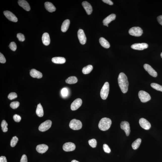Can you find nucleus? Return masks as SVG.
Here are the masks:
<instances>
[{
	"label": "nucleus",
	"mask_w": 162,
	"mask_h": 162,
	"mask_svg": "<svg viewBox=\"0 0 162 162\" xmlns=\"http://www.w3.org/2000/svg\"><path fill=\"white\" fill-rule=\"evenodd\" d=\"M71 162H79L78 161H77V160H72V161H71Z\"/></svg>",
	"instance_id": "obj_46"
},
{
	"label": "nucleus",
	"mask_w": 162,
	"mask_h": 162,
	"mask_svg": "<svg viewBox=\"0 0 162 162\" xmlns=\"http://www.w3.org/2000/svg\"><path fill=\"white\" fill-rule=\"evenodd\" d=\"M151 87L155 89L156 90L158 91H159L162 92V86L158 84L155 83H152L151 84Z\"/></svg>",
	"instance_id": "obj_31"
},
{
	"label": "nucleus",
	"mask_w": 162,
	"mask_h": 162,
	"mask_svg": "<svg viewBox=\"0 0 162 162\" xmlns=\"http://www.w3.org/2000/svg\"><path fill=\"white\" fill-rule=\"evenodd\" d=\"M52 124L51 121L49 120L46 121L40 125L39 129L40 131L42 132L46 131L51 127Z\"/></svg>",
	"instance_id": "obj_7"
},
{
	"label": "nucleus",
	"mask_w": 162,
	"mask_h": 162,
	"mask_svg": "<svg viewBox=\"0 0 162 162\" xmlns=\"http://www.w3.org/2000/svg\"><path fill=\"white\" fill-rule=\"evenodd\" d=\"M77 78L75 76H71L66 79V82L69 84H73L77 83Z\"/></svg>",
	"instance_id": "obj_28"
},
{
	"label": "nucleus",
	"mask_w": 162,
	"mask_h": 162,
	"mask_svg": "<svg viewBox=\"0 0 162 162\" xmlns=\"http://www.w3.org/2000/svg\"><path fill=\"white\" fill-rule=\"evenodd\" d=\"M42 40L43 43L44 45H49L50 43V39L48 33H44L42 36Z\"/></svg>",
	"instance_id": "obj_21"
},
{
	"label": "nucleus",
	"mask_w": 162,
	"mask_h": 162,
	"mask_svg": "<svg viewBox=\"0 0 162 162\" xmlns=\"http://www.w3.org/2000/svg\"><path fill=\"white\" fill-rule=\"evenodd\" d=\"M18 141V138L16 136H14L11 140L10 142V145L12 147H15Z\"/></svg>",
	"instance_id": "obj_32"
},
{
	"label": "nucleus",
	"mask_w": 162,
	"mask_h": 162,
	"mask_svg": "<svg viewBox=\"0 0 162 162\" xmlns=\"http://www.w3.org/2000/svg\"><path fill=\"white\" fill-rule=\"evenodd\" d=\"M30 74L32 77L38 79L42 77V74L40 72L34 69H31L30 72Z\"/></svg>",
	"instance_id": "obj_20"
},
{
	"label": "nucleus",
	"mask_w": 162,
	"mask_h": 162,
	"mask_svg": "<svg viewBox=\"0 0 162 162\" xmlns=\"http://www.w3.org/2000/svg\"><path fill=\"white\" fill-rule=\"evenodd\" d=\"M19 5L25 10L29 11L31 10V7L28 2L24 0H19L18 1Z\"/></svg>",
	"instance_id": "obj_18"
},
{
	"label": "nucleus",
	"mask_w": 162,
	"mask_h": 162,
	"mask_svg": "<svg viewBox=\"0 0 162 162\" xmlns=\"http://www.w3.org/2000/svg\"><path fill=\"white\" fill-rule=\"evenodd\" d=\"M161 58H162V52H161Z\"/></svg>",
	"instance_id": "obj_47"
},
{
	"label": "nucleus",
	"mask_w": 162,
	"mask_h": 162,
	"mask_svg": "<svg viewBox=\"0 0 162 162\" xmlns=\"http://www.w3.org/2000/svg\"><path fill=\"white\" fill-rule=\"evenodd\" d=\"M120 127L125 132L127 136H128L130 134V125L128 122L122 121L120 124Z\"/></svg>",
	"instance_id": "obj_9"
},
{
	"label": "nucleus",
	"mask_w": 162,
	"mask_h": 162,
	"mask_svg": "<svg viewBox=\"0 0 162 162\" xmlns=\"http://www.w3.org/2000/svg\"><path fill=\"white\" fill-rule=\"evenodd\" d=\"M70 128L73 130H79L82 128V124L80 120L75 119H73L69 123Z\"/></svg>",
	"instance_id": "obj_4"
},
{
	"label": "nucleus",
	"mask_w": 162,
	"mask_h": 162,
	"mask_svg": "<svg viewBox=\"0 0 162 162\" xmlns=\"http://www.w3.org/2000/svg\"><path fill=\"white\" fill-rule=\"evenodd\" d=\"M118 80L119 86L122 92L124 93H126L128 91L129 83L127 77L124 73L121 72L119 74Z\"/></svg>",
	"instance_id": "obj_1"
},
{
	"label": "nucleus",
	"mask_w": 162,
	"mask_h": 162,
	"mask_svg": "<svg viewBox=\"0 0 162 162\" xmlns=\"http://www.w3.org/2000/svg\"><path fill=\"white\" fill-rule=\"evenodd\" d=\"M148 45L147 43H136L132 44L131 47L134 50H143L144 49L147 48L148 47Z\"/></svg>",
	"instance_id": "obj_15"
},
{
	"label": "nucleus",
	"mask_w": 162,
	"mask_h": 162,
	"mask_svg": "<svg viewBox=\"0 0 162 162\" xmlns=\"http://www.w3.org/2000/svg\"><path fill=\"white\" fill-rule=\"evenodd\" d=\"M20 103L18 101H16L11 103L10 104V107L13 109H16L19 106Z\"/></svg>",
	"instance_id": "obj_34"
},
{
	"label": "nucleus",
	"mask_w": 162,
	"mask_h": 162,
	"mask_svg": "<svg viewBox=\"0 0 162 162\" xmlns=\"http://www.w3.org/2000/svg\"><path fill=\"white\" fill-rule=\"evenodd\" d=\"M157 19L158 23L162 26V15H160L157 17Z\"/></svg>",
	"instance_id": "obj_45"
},
{
	"label": "nucleus",
	"mask_w": 162,
	"mask_h": 162,
	"mask_svg": "<svg viewBox=\"0 0 162 162\" xmlns=\"http://www.w3.org/2000/svg\"><path fill=\"white\" fill-rule=\"evenodd\" d=\"M6 60L4 55L1 53H0V62L1 63H5L6 62Z\"/></svg>",
	"instance_id": "obj_41"
},
{
	"label": "nucleus",
	"mask_w": 162,
	"mask_h": 162,
	"mask_svg": "<svg viewBox=\"0 0 162 162\" xmlns=\"http://www.w3.org/2000/svg\"><path fill=\"white\" fill-rule=\"evenodd\" d=\"M9 47L11 50L13 51H15L17 48L16 44L14 42H11L9 44Z\"/></svg>",
	"instance_id": "obj_36"
},
{
	"label": "nucleus",
	"mask_w": 162,
	"mask_h": 162,
	"mask_svg": "<svg viewBox=\"0 0 162 162\" xmlns=\"http://www.w3.org/2000/svg\"><path fill=\"white\" fill-rule=\"evenodd\" d=\"M36 113L38 117H42L43 116V110L40 103L38 105L37 109H36Z\"/></svg>",
	"instance_id": "obj_26"
},
{
	"label": "nucleus",
	"mask_w": 162,
	"mask_h": 162,
	"mask_svg": "<svg viewBox=\"0 0 162 162\" xmlns=\"http://www.w3.org/2000/svg\"><path fill=\"white\" fill-rule=\"evenodd\" d=\"M70 21L69 20L67 19L64 20L62 24L61 30L63 32H66L69 28Z\"/></svg>",
	"instance_id": "obj_24"
},
{
	"label": "nucleus",
	"mask_w": 162,
	"mask_h": 162,
	"mask_svg": "<svg viewBox=\"0 0 162 162\" xmlns=\"http://www.w3.org/2000/svg\"><path fill=\"white\" fill-rule=\"evenodd\" d=\"M144 67L145 70L149 73L150 75L154 77H156L157 76V72L150 65L145 64H144Z\"/></svg>",
	"instance_id": "obj_13"
},
{
	"label": "nucleus",
	"mask_w": 162,
	"mask_h": 162,
	"mask_svg": "<svg viewBox=\"0 0 162 162\" xmlns=\"http://www.w3.org/2000/svg\"><path fill=\"white\" fill-rule=\"evenodd\" d=\"M139 96L141 102L143 103L150 101L151 98L149 93L143 90H141L139 92Z\"/></svg>",
	"instance_id": "obj_6"
},
{
	"label": "nucleus",
	"mask_w": 162,
	"mask_h": 162,
	"mask_svg": "<svg viewBox=\"0 0 162 162\" xmlns=\"http://www.w3.org/2000/svg\"><path fill=\"white\" fill-rule=\"evenodd\" d=\"M93 69V66L91 65H88L84 67L82 69L83 73L84 74H87L90 73Z\"/></svg>",
	"instance_id": "obj_27"
},
{
	"label": "nucleus",
	"mask_w": 162,
	"mask_h": 162,
	"mask_svg": "<svg viewBox=\"0 0 162 162\" xmlns=\"http://www.w3.org/2000/svg\"><path fill=\"white\" fill-rule=\"evenodd\" d=\"M77 36L79 42L82 44H85L86 43L87 38L83 30H79L77 32Z\"/></svg>",
	"instance_id": "obj_8"
},
{
	"label": "nucleus",
	"mask_w": 162,
	"mask_h": 162,
	"mask_svg": "<svg viewBox=\"0 0 162 162\" xmlns=\"http://www.w3.org/2000/svg\"><path fill=\"white\" fill-rule=\"evenodd\" d=\"M82 5L88 15L91 14L93 12V8L91 5L87 1H84L82 3Z\"/></svg>",
	"instance_id": "obj_16"
},
{
	"label": "nucleus",
	"mask_w": 162,
	"mask_h": 162,
	"mask_svg": "<svg viewBox=\"0 0 162 162\" xmlns=\"http://www.w3.org/2000/svg\"><path fill=\"white\" fill-rule=\"evenodd\" d=\"M128 33L131 35L139 37L142 35L143 33V30L139 27H134L130 29Z\"/></svg>",
	"instance_id": "obj_5"
},
{
	"label": "nucleus",
	"mask_w": 162,
	"mask_h": 162,
	"mask_svg": "<svg viewBox=\"0 0 162 162\" xmlns=\"http://www.w3.org/2000/svg\"><path fill=\"white\" fill-rule=\"evenodd\" d=\"M0 162H7V160L6 157L1 156L0 157Z\"/></svg>",
	"instance_id": "obj_44"
},
{
	"label": "nucleus",
	"mask_w": 162,
	"mask_h": 162,
	"mask_svg": "<svg viewBox=\"0 0 162 162\" xmlns=\"http://www.w3.org/2000/svg\"><path fill=\"white\" fill-rule=\"evenodd\" d=\"M48 146L44 144L38 145L36 147V150L39 153H45L48 150Z\"/></svg>",
	"instance_id": "obj_17"
},
{
	"label": "nucleus",
	"mask_w": 162,
	"mask_h": 162,
	"mask_svg": "<svg viewBox=\"0 0 162 162\" xmlns=\"http://www.w3.org/2000/svg\"><path fill=\"white\" fill-rule=\"evenodd\" d=\"M107 27H108V26H108V25H107Z\"/></svg>",
	"instance_id": "obj_48"
},
{
	"label": "nucleus",
	"mask_w": 162,
	"mask_h": 162,
	"mask_svg": "<svg viewBox=\"0 0 162 162\" xmlns=\"http://www.w3.org/2000/svg\"><path fill=\"white\" fill-rule=\"evenodd\" d=\"M99 42L101 46L105 48H109L110 46L109 42L104 38H100Z\"/></svg>",
	"instance_id": "obj_25"
},
{
	"label": "nucleus",
	"mask_w": 162,
	"mask_h": 162,
	"mask_svg": "<svg viewBox=\"0 0 162 162\" xmlns=\"http://www.w3.org/2000/svg\"><path fill=\"white\" fill-rule=\"evenodd\" d=\"M141 142L140 139H138L134 141L132 144V147L133 149L136 150L139 148Z\"/></svg>",
	"instance_id": "obj_29"
},
{
	"label": "nucleus",
	"mask_w": 162,
	"mask_h": 162,
	"mask_svg": "<svg viewBox=\"0 0 162 162\" xmlns=\"http://www.w3.org/2000/svg\"><path fill=\"white\" fill-rule=\"evenodd\" d=\"M4 14L6 18L10 21L15 22H16L18 21L17 17L10 11H5L4 12Z\"/></svg>",
	"instance_id": "obj_12"
},
{
	"label": "nucleus",
	"mask_w": 162,
	"mask_h": 162,
	"mask_svg": "<svg viewBox=\"0 0 162 162\" xmlns=\"http://www.w3.org/2000/svg\"><path fill=\"white\" fill-rule=\"evenodd\" d=\"M52 61L56 64H62L66 62V60L63 57H56L52 58Z\"/></svg>",
	"instance_id": "obj_23"
},
{
	"label": "nucleus",
	"mask_w": 162,
	"mask_h": 162,
	"mask_svg": "<svg viewBox=\"0 0 162 162\" xmlns=\"http://www.w3.org/2000/svg\"><path fill=\"white\" fill-rule=\"evenodd\" d=\"M17 97V95L16 93H14V92H12L8 95V98L10 100H12L16 98Z\"/></svg>",
	"instance_id": "obj_35"
},
{
	"label": "nucleus",
	"mask_w": 162,
	"mask_h": 162,
	"mask_svg": "<svg viewBox=\"0 0 162 162\" xmlns=\"http://www.w3.org/2000/svg\"><path fill=\"white\" fill-rule=\"evenodd\" d=\"M103 2L106 3L107 4L109 5H113V3L110 0H103L102 1Z\"/></svg>",
	"instance_id": "obj_43"
},
{
	"label": "nucleus",
	"mask_w": 162,
	"mask_h": 162,
	"mask_svg": "<svg viewBox=\"0 0 162 162\" xmlns=\"http://www.w3.org/2000/svg\"><path fill=\"white\" fill-rule=\"evenodd\" d=\"M82 100L80 98H77L73 102L71 105V109L72 111L77 110L80 107L82 104Z\"/></svg>",
	"instance_id": "obj_14"
},
{
	"label": "nucleus",
	"mask_w": 162,
	"mask_h": 162,
	"mask_svg": "<svg viewBox=\"0 0 162 162\" xmlns=\"http://www.w3.org/2000/svg\"><path fill=\"white\" fill-rule=\"evenodd\" d=\"M13 119L16 122H19L21 120V117L19 115L16 114L14 115L13 117Z\"/></svg>",
	"instance_id": "obj_40"
},
{
	"label": "nucleus",
	"mask_w": 162,
	"mask_h": 162,
	"mask_svg": "<svg viewBox=\"0 0 162 162\" xmlns=\"http://www.w3.org/2000/svg\"><path fill=\"white\" fill-rule=\"evenodd\" d=\"M116 15L115 14H112L108 16L103 20V22L104 26H107L111 22L115 20Z\"/></svg>",
	"instance_id": "obj_19"
},
{
	"label": "nucleus",
	"mask_w": 162,
	"mask_h": 162,
	"mask_svg": "<svg viewBox=\"0 0 162 162\" xmlns=\"http://www.w3.org/2000/svg\"><path fill=\"white\" fill-rule=\"evenodd\" d=\"M75 144L72 142L66 143L63 146V150L66 152L73 151L75 150Z\"/></svg>",
	"instance_id": "obj_11"
},
{
	"label": "nucleus",
	"mask_w": 162,
	"mask_h": 162,
	"mask_svg": "<svg viewBox=\"0 0 162 162\" xmlns=\"http://www.w3.org/2000/svg\"><path fill=\"white\" fill-rule=\"evenodd\" d=\"M112 121L110 119L104 117L100 120L98 126L99 129L102 131H105L110 128Z\"/></svg>",
	"instance_id": "obj_2"
},
{
	"label": "nucleus",
	"mask_w": 162,
	"mask_h": 162,
	"mask_svg": "<svg viewBox=\"0 0 162 162\" xmlns=\"http://www.w3.org/2000/svg\"><path fill=\"white\" fill-rule=\"evenodd\" d=\"M109 91V84L108 82H106L104 84L101 90L100 96L102 99L105 100L107 99Z\"/></svg>",
	"instance_id": "obj_3"
},
{
	"label": "nucleus",
	"mask_w": 162,
	"mask_h": 162,
	"mask_svg": "<svg viewBox=\"0 0 162 162\" xmlns=\"http://www.w3.org/2000/svg\"><path fill=\"white\" fill-rule=\"evenodd\" d=\"M88 143L93 148L96 147L97 144V141L95 139L90 140L88 141Z\"/></svg>",
	"instance_id": "obj_33"
},
{
	"label": "nucleus",
	"mask_w": 162,
	"mask_h": 162,
	"mask_svg": "<svg viewBox=\"0 0 162 162\" xmlns=\"http://www.w3.org/2000/svg\"><path fill=\"white\" fill-rule=\"evenodd\" d=\"M62 96L63 97H66L68 96V91L67 89L66 88H63L62 89L61 91Z\"/></svg>",
	"instance_id": "obj_39"
},
{
	"label": "nucleus",
	"mask_w": 162,
	"mask_h": 162,
	"mask_svg": "<svg viewBox=\"0 0 162 162\" xmlns=\"http://www.w3.org/2000/svg\"><path fill=\"white\" fill-rule=\"evenodd\" d=\"M28 158L26 155H22L20 162H28Z\"/></svg>",
	"instance_id": "obj_42"
},
{
	"label": "nucleus",
	"mask_w": 162,
	"mask_h": 162,
	"mask_svg": "<svg viewBox=\"0 0 162 162\" xmlns=\"http://www.w3.org/2000/svg\"><path fill=\"white\" fill-rule=\"evenodd\" d=\"M17 37L19 40L20 42H23L25 40V37L24 35L21 33H19L17 34Z\"/></svg>",
	"instance_id": "obj_37"
},
{
	"label": "nucleus",
	"mask_w": 162,
	"mask_h": 162,
	"mask_svg": "<svg viewBox=\"0 0 162 162\" xmlns=\"http://www.w3.org/2000/svg\"><path fill=\"white\" fill-rule=\"evenodd\" d=\"M8 124L7 122L5 120H3L2 122L1 126L2 129L4 132H6L8 130L7 126Z\"/></svg>",
	"instance_id": "obj_30"
},
{
	"label": "nucleus",
	"mask_w": 162,
	"mask_h": 162,
	"mask_svg": "<svg viewBox=\"0 0 162 162\" xmlns=\"http://www.w3.org/2000/svg\"><path fill=\"white\" fill-rule=\"evenodd\" d=\"M44 6L46 9L49 12H53L56 10V8L51 3L46 2L44 4Z\"/></svg>",
	"instance_id": "obj_22"
},
{
	"label": "nucleus",
	"mask_w": 162,
	"mask_h": 162,
	"mask_svg": "<svg viewBox=\"0 0 162 162\" xmlns=\"http://www.w3.org/2000/svg\"><path fill=\"white\" fill-rule=\"evenodd\" d=\"M139 123L141 127L145 130H149L151 127V125L150 122L144 118H141L140 119Z\"/></svg>",
	"instance_id": "obj_10"
},
{
	"label": "nucleus",
	"mask_w": 162,
	"mask_h": 162,
	"mask_svg": "<svg viewBox=\"0 0 162 162\" xmlns=\"http://www.w3.org/2000/svg\"><path fill=\"white\" fill-rule=\"evenodd\" d=\"M103 150L104 151L107 153H110L111 152V150L109 146L107 144H104L103 145Z\"/></svg>",
	"instance_id": "obj_38"
}]
</instances>
